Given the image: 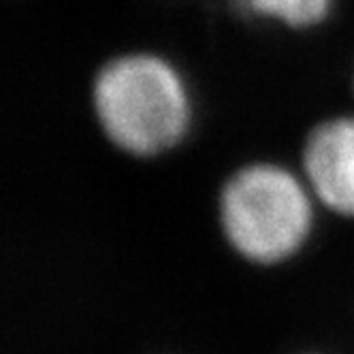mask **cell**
<instances>
[{
    "instance_id": "7a4b0ae2",
    "label": "cell",
    "mask_w": 354,
    "mask_h": 354,
    "mask_svg": "<svg viewBox=\"0 0 354 354\" xmlns=\"http://www.w3.org/2000/svg\"><path fill=\"white\" fill-rule=\"evenodd\" d=\"M220 214L233 248L254 263H280L303 245L312 226L306 188L275 165H252L222 190Z\"/></svg>"
},
{
    "instance_id": "6da1fadb",
    "label": "cell",
    "mask_w": 354,
    "mask_h": 354,
    "mask_svg": "<svg viewBox=\"0 0 354 354\" xmlns=\"http://www.w3.org/2000/svg\"><path fill=\"white\" fill-rule=\"evenodd\" d=\"M94 107L107 137L137 156H154L180 143L190 103L177 71L154 54H126L100 68Z\"/></svg>"
},
{
    "instance_id": "277c9868",
    "label": "cell",
    "mask_w": 354,
    "mask_h": 354,
    "mask_svg": "<svg viewBox=\"0 0 354 354\" xmlns=\"http://www.w3.org/2000/svg\"><path fill=\"white\" fill-rule=\"evenodd\" d=\"M335 0H235L239 11L273 19L286 28L308 30L331 15Z\"/></svg>"
},
{
    "instance_id": "3957f363",
    "label": "cell",
    "mask_w": 354,
    "mask_h": 354,
    "mask_svg": "<svg viewBox=\"0 0 354 354\" xmlns=\"http://www.w3.org/2000/svg\"><path fill=\"white\" fill-rule=\"evenodd\" d=\"M303 162L322 203L337 214L354 216V118L328 120L314 129Z\"/></svg>"
}]
</instances>
